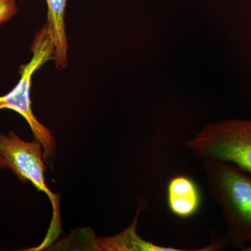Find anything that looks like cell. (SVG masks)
Listing matches in <instances>:
<instances>
[{
	"label": "cell",
	"mask_w": 251,
	"mask_h": 251,
	"mask_svg": "<svg viewBox=\"0 0 251 251\" xmlns=\"http://www.w3.org/2000/svg\"><path fill=\"white\" fill-rule=\"evenodd\" d=\"M203 170L211 195L222 211L227 242L251 251V173L217 161L203 162Z\"/></svg>",
	"instance_id": "obj_1"
},
{
	"label": "cell",
	"mask_w": 251,
	"mask_h": 251,
	"mask_svg": "<svg viewBox=\"0 0 251 251\" xmlns=\"http://www.w3.org/2000/svg\"><path fill=\"white\" fill-rule=\"evenodd\" d=\"M202 162L232 163L251 173V120H229L204 126L186 143Z\"/></svg>",
	"instance_id": "obj_2"
},
{
	"label": "cell",
	"mask_w": 251,
	"mask_h": 251,
	"mask_svg": "<svg viewBox=\"0 0 251 251\" xmlns=\"http://www.w3.org/2000/svg\"><path fill=\"white\" fill-rule=\"evenodd\" d=\"M32 57L27 64L21 66V78L9 93L0 97V110H14L27 121L35 139L44 150V160L50 161L55 153V139L52 131L36 119L31 109L30 89L34 72L53 59L54 45L48 24L35 36L32 46Z\"/></svg>",
	"instance_id": "obj_3"
},
{
	"label": "cell",
	"mask_w": 251,
	"mask_h": 251,
	"mask_svg": "<svg viewBox=\"0 0 251 251\" xmlns=\"http://www.w3.org/2000/svg\"><path fill=\"white\" fill-rule=\"evenodd\" d=\"M0 156L6 162L7 168L14 172L21 181H30L39 191L45 193L52 206V222L44 242L38 250L44 249L52 242L60 231L59 193L54 194L46 185L44 150L40 142L25 141L14 132L7 135L0 134Z\"/></svg>",
	"instance_id": "obj_4"
},
{
	"label": "cell",
	"mask_w": 251,
	"mask_h": 251,
	"mask_svg": "<svg viewBox=\"0 0 251 251\" xmlns=\"http://www.w3.org/2000/svg\"><path fill=\"white\" fill-rule=\"evenodd\" d=\"M167 201L170 210L182 219L191 217L199 210L201 195L198 185L184 175L175 176L167 188Z\"/></svg>",
	"instance_id": "obj_5"
},
{
	"label": "cell",
	"mask_w": 251,
	"mask_h": 251,
	"mask_svg": "<svg viewBox=\"0 0 251 251\" xmlns=\"http://www.w3.org/2000/svg\"><path fill=\"white\" fill-rule=\"evenodd\" d=\"M142 208L138 209L134 221L128 228L110 237L97 238L94 241L95 249L104 251H184L174 247H163L148 242L137 233L138 224Z\"/></svg>",
	"instance_id": "obj_6"
},
{
	"label": "cell",
	"mask_w": 251,
	"mask_h": 251,
	"mask_svg": "<svg viewBox=\"0 0 251 251\" xmlns=\"http://www.w3.org/2000/svg\"><path fill=\"white\" fill-rule=\"evenodd\" d=\"M48 6V27L54 45L53 59L57 69L67 65L68 41L65 17L67 0H46Z\"/></svg>",
	"instance_id": "obj_7"
},
{
	"label": "cell",
	"mask_w": 251,
	"mask_h": 251,
	"mask_svg": "<svg viewBox=\"0 0 251 251\" xmlns=\"http://www.w3.org/2000/svg\"><path fill=\"white\" fill-rule=\"evenodd\" d=\"M17 12L16 0H0V25L11 20Z\"/></svg>",
	"instance_id": "obj_8"
},
{
	"label": "cell",
	"mask_w": 251,
	"mask_h": 251,
	"mask_svg": "<svg viewBox=\"0 0 251 251\" xmlns=\"http://www.w3.org/2000/svg\"><path fill=\"white\" fill-rule=\"evenodd\" d=\"M0 168H7L6 162L1 156H0Z\"/></svg>",
	"instance_id": "obj_9"
}]
</instances>
